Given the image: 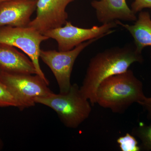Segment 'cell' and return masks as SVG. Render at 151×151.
Wrapping results in <instances>:
<instances>
[{"instance_id":"8fae6325","label":"cell","mask_w":151,"mask_h":151,"mask_svg":"<svg viewBox=\"0 0 151 151\" xmlns=\"http://www.w3.org/2000/svg\"><path fill=\"white\" fill-rule=\"evenodd\" d=\"M16 47L0 43V70L15 74H37L35 67L29 58Z\"/></svg>"},{"instance_id":"3957f363","label":"cell","mask_w":151,"mask_h":151,"mask_svg":"<svg viewBox=\"0 0 151 151\" xmlns=\"http://www.w3.org/2000/svg\"><path fill=\"white\" fill-rule=\"evenodd\" d=\"M36 103L45 105L57 113L63 125L76 129L89 118L92 105L81 93L78 84H71L65 93L52 92L46 97H37Z\"/></svg>"},{"instance_id":"277c9868","label":"cell","mask_w":151,"mask_h":151,"mask_svg":"<svg viewBox=\"0 0 151 151\" xmlns=\"http://www.w3.org/2000/svg\"><path fill=\"white\" fill-rule=\"evenodd\" d=\"M0 80L10 90L20 110L34 106L37 97L51 94L48 84L37 74H15L1 71Z\"/></svg>"},{"instance_id":"7a4b0ae2","label":"cell","mask_w":151,"mask_h":151,"mask_svg":"<svg viewBox=\"0 0 151 151\" xmlns=\"http://www.w3.org/2000/svg\"><path fill=\"white\" fill-rule=\"evenodd\" d=\"M146 97L142 83L128 69L100 83L96 92V103L114 113H122L133 103H139Z\"/></svg>"},{"instance_id":"ffe728a7","label":"cell","mask_w":151,"mask_h":151,"mask_svg":"<svg viewBox=\"0 0 151 151\" xmlns=\"http://www.w3.org/2000/svg\"><path fill=\"white\" fill-rule=\"evenodd\" d=\"M1 70H0V73H1Z\"/></svg>"},{"instance_id":"9a60e30c","label":"cell","mask_w":151,"mask_h":151,"mask_svg":"<svg viewBox=\"0 0 151 151\" xmlns=\"http://www.w3.org/2000/svg\"><path fill=\"white\" fill-rule=\"evenodd\" d=\"M117 142L122 151H139L140 150L138 146L137 141L129 133L118 138Z\"/></svg>"},{"instance_id":"9c48e42d","label":"cell","mask_w":151,"mask_h":151,"mask_svg":"<svg viewBox=\"0 0 151 151\" xmlns=\"http://www.w3.org/2000/svg\"><path fill=\"white\" fill-rule=\"evenodd\" d=\"M37 0H9L0 4V28L27 27L36 9Z\"/></svg>"},{"instance_id":"e0dca14e","label":"cell","mask_w":151,"mask_h":151,"mask_svg":"<svg viewBox=\"0 0 151 151\" xmlns=\"http://www.w3.org/2000/svg\"><path fill=\"white\" fill-rule=\"evenodd\" d=\"M139 104L142 106L148 113V116L151 119V97H146L144 100L139 102Z\"/></svg>"},{"instance_id":"6da1fadb","label":"cell","mask_w":151,"mask_h":151,"mask_svg":"<svg viewBox=\"0 0 151 151\" xmlns=\"http://www.w3.org/2000/svg\"><path fill=\"white\" fill-rule=\"evenodd\" d=\"M143 61L135 45L107 49L91 58L80 90L92 106L96 103V92L100 83L112 76L125 72L132 64Z\"/></svg>"},{"instance_id":"4fadbf2b","label":"cell","mask_w":151,"mask_h":151,"mask_svg":"<svg viewBox=\"0 0 151 151\" xmlns=\"http://www.w3.org/2000/svg\"><path fill=\"white\" fill-rule=\"evenodd\" d=\"M132 134L140 139L143 148L151 150V124L147 126L140 123L138 127L133 129Z\"/></svg>"},{"instance_id":"5bb4252c","label":"cell","mask_w":151,"mask_h":151,"mask_svg":"<svg viewBox=\"0 0 151 151\" xmlns=\"http://www.w3.org/2000/svg\"><path fill=\"white\" fill-rule=\"evenodd\" d=\"M18 107L15 98L5 84L0 80V107Z\"/></svg>"},{"instance_id":"52a82bcc","label":"cell","mask_w":151,"mask_h":151,"mask_svg":"<svg viewBox=\"0 0 151 151\" xmlns=\"http://www.w3.org/2000/svg\"><path fill=\"white\" fill-rule=\"evenodd\" d=\"M118 25L116 22L104 24L100 26H94L90 28H83L66 22L64 26L49 30L44 33L49 39L56 41L59 51H67L74 48L84 42L97 37L103 38L111 34Z\"/></svg>"},{"instance_id":"ac0fdd59","label":"cell","mask_w":151,"mask_h":151,"mask_svg":"<svg viewBox=\"0 0 151 151\" xmlns=\"http://www.w3.org/2000/svg\"><path fill=\"white\" fill-rule=\"evenodd\" d=\"M2 146V142L1 140V138H0V149L1 148Z\"/></svg>"},{"instance_id":"30bf717a","label":"cell","mask_w":151,"mask_h":151,"mask_svg":"<svg viewBox=\"0 0 151 151\" xmlns=\"http://www.w3.org/2000/svg\"><path fill=\"white\" fill-rule=\"evenodd\" d=\"M91 6L96 10L97 20L102 24L119 20L135 22L137 19L126 0H94Z\"/></svg>"},{"instance_id":"8992f818","label":"cell","mask_w":151,"mask_h":151,"mask_svg":"<svg viewBox=\"0 0 151 151\" xmlns=\"http://www.w3.org/2000/svg\"><path fill=\"white\" fill-rule=\"evenodd\" d=\"M100 38L97 37L84 42L67 51L41 50L40 58L53 73L58 84L60 93H65L70 89L72 69L78 55L86 47Z\"/></svg>"},{"instance_id":"d6986e66","label":"cell","mask_w":151,"mask_h":151,"mask_svg":"<svg viewBox=\"0 0 151 151\" xmlns=\"http://www.w3.org/2000/svg\"><path fill=\"white\" fill-rule=\"evenodd\" d=\"M9 1V0H0V4L6 1Z\"/></svg>"},{"instance_id":"ba28073f","label":"cell","mask_w":151,"mask_h":151,"mask_svg":"<svg viewBox=\"0 0 151 151\" xmlns=\"http://www.w3.org/2000/svg\"><path fill=\"white\" fill-rule=\"evenodd\" d=\"M75 0H37L36 16L27 26L42 34L61 27L67 21V6Z\"/></svg>"},{"instance_id":"5b68a950","label":"cell","mask_w":151,"mask_h":151,"mask_svg":"<svg viewBox=\"0 0 151 151\" xmlns=\"http://www.w3.org/2000/svg\"><path fill=\"white\" fill-rule=\"evenodd\" d=\"M48 39L46 36L29 26L0 28V43L18 48L24 52L33 63L37 74L49 84L39 63L41 44Z\"/></svg>"},{"instance_id":"2e32d148","label":"cell","mask_w":151,"mask_h":151,"mask_svg":"<svg viewBox=\"0 0 151 151\" xmlns=\"http://www.w3.org/2000/svg\"><path fill=\"white\" fill-rule=\"evenodd\" d=\"M145 8H151V0H135L132 4V10L135 14Z\"/></svg>"},{"instance_id":"7c38bea8","label":"cell","mask_w":151,"mask_h":151,"mask_svg":"<svg viewBox=\"0 0 151 151\" xmlns=\"http://www.w3.org/2000/svg\"><path fill=\"white\" fill-rule=\"evenodd\" d=\"M129 32L134 39V43L137 50L142 53L143 49L151 46V19L148 12H141L134 24L129 25L115 21Z\"/></svg>"}]
</instances>
